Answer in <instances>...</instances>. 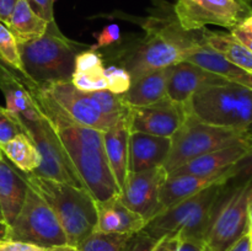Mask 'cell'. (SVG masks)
Returning a JSON list of instances; mask_svg holds the SVG:
<instances>
[{
    "mask_svg": "<svg viewBox=\"0 0 252 251\" xmlns=\"http://www.w3.org/2000/svg\"><path fill=\"white\" fill-rule=\"evenodd\" d=\"M252 249V235L250 233H248L246 235H244L233 248L229 251H251Z\"/></svg>",
    "mask_w": 252,
    "mask_h": 251,
    "instance_id": "40",
    "label": "cell"
},
{
    "mask_svg": "<svg viewBox=\"0 0 252 251\" xmlns=\"http://www.w3.org/2000/svg\"><path fill=\"white\" fill-rule=\"evenodd\" d=\"M0 59L9 68L26 78L24 74V69H22L19 44H17L16 38L9 30V27L6 26V24L2 22L1 20H0Z\"/></svg>",
    "mask_w": 252,
    "mask_h": 251,
    "instance_id": "29",
    "label": "cell"
},
{
    "mask_svg": "<svg viewBox=\"0 0 252 251\" xmlns=\"http://www.w3.org/2000/svg\"><path fill=\"white\" fill-rule=\"evenodd\" d=\"M38 86L69 117L80 125L106 132L117 122L102 112L90 93L80 91L71 81H59Z\"/></svg>",
    "mask_w": 252,
    "mask_h": 251,
    "instance_id": "12",
    "label": "cell"
},
{
    "mask_svg": "<svg viewBox=\"0 0 252 251\" xmlns=\"http://www.w3.org/2000/svg\"><path fill=\"white\" fill-rule=\"evenodd\" d=\"M250 1H251V6H252V0H250Z\"/></svg>",
    "mask_w": 252,
    "mask_h": 251,
    "instance_id": "48",
    "label": "cell"
},
{
    "mask_svg": "<svg viewBox=\"0 0 252 251\" xmlns=\"http://www.w3.org/2000/svg\"><path fill=\"white\" fill-rule=\"evenodd\" d=\"M167 175L164 166L140 172H128L118 198L130 211L142 216L148 223L162 212L160 192Z\"/></svg>",
    "mask_w": 252,
    "mask_h": 251,
    "instance_id": "13",
    "label": "cell"
},
{
    "mask_svg": "<svg viewBox=\"0 0 252 251\" xmlns=\"http://www.w3.org/2000/svg\"><path fill=\"white\" fill-rule=\"evenodd\" d=\"M6 239L25 241L43 249L68 244L53 209L31 186L21 211L9 225Z\"/></svg>",
    "mask_w": 252,
    "mask_h": 251,
    "instance_id": "9",
    "label": "cell"
},
{
    "mask_svg": "<svg viewBox=\"0 0 252 251\" xmlns=\"http://www.w3.org/2000/svg\"><path fill=\"white\" fill-rule=\"evenodd\" d=\"M158 240L144 230L134 234H107L94 231L78 245L79 251H152Z\"/></svg>",
    "mask_w": 252,
    "mask_h": 251,
    "instance_id": "23",
    "label": "cell"
},
{
    "mask_svg": "<svg viewBox=\"0 0 252 251\" xmlns=\"http://www.w3.org/2000/svg\"><path fill=\"white\" fill-rule=\"evenodd\" d=\"M179 251H211L206 240L201 238H180Z\"/></svg>",
    "mask_w": 252,
    "mask_h": 251,
    "instance_id": "37",
    "label": "cell"
},
{
    "mask_svg": "<svg viewBox=\"0 0 252 251\" xmlns=\"http://www.w3.org/2000/svg\"><path fill=\"white\" fill-rule=\"evenodd\" d=\"M120 196V194H118ZM118 196L97 203L96 230L107 234H134L143 230L147 220L121 202Z\"/></svg>",
    "mask_w": 252,
    "mask_h": 251,
    "instance_id": "20",
    "label": "cell"
},
{
    "mask_svg": "<svg viewBox=\"0 0 252 251\" xmlns=\"http://www.w3.org/2000/svg\"><path fill=\"white\" fill-rule=\"evenodd\" d=\"M34 101L53 126L64 150L84 187L97 203L121 193L108 164L103 143V132L86 127L69 117L38 85L26 83Z\"/></svg>",
    "mask_w": 252,
    "mask_h": 251,
    "instance_id": "1",
    "label": "cell"
},
{
    "mask_svg": "<svg viewBox=\"0 0 252 251\" xmlns=\"http://www.w3.org/2000/svg\"><path fill=\"white\" fill-rule=\"evenodd\" d=\"M225 187V182H216L189 198L165 209L149 220L143 230L155 240L177 234L180 238H201L213 219L216 206Z\"/></svg>",
    "mask_w": 252,
    "mask_h": 251,
    "instance_id": "4",
    "label": "cell"
},
{
    "mask_svg": "<svg viewBox=\"0 0 252 251\" xmlns=\"http://www.w3.org/2000/svg\"><path fill=\"white\" fill-rule=\"evenodd\" d=\"M6 26L16 38L17 43L33 41L46 32L49 22L33 11L27 0H17Z\"/></svg>",
    "mask_w": 252,
    "mask_h": 251,
    "instance_id": "26",
    "label": "cell"
},
{
    "mask_svg": "<svg viewBox=\"0 0 252 251\" xmlns=\"http://www.w3.org/2000/svg\"><path fill=\"white\" fill-rule=\"evenodd\" d=\"M177 24L184 31H201L208 25L233 30L252 12L246 0H177Z\"/></svg>",
    "mask_w": 252,
    "mask_h": 251,
    "instance_id": "10",
    "label": "cell"
},
{
    "mask_svg": "<svg viewBox=\"0 0 252 251\" xmlns=\"http://www.w3.org/2000/svg\"><path fill=\"white\" fill-rule=\"evenodd\" d=\"M225 80L228 79L208 73L189 62H180L167 68L166 96L172 102L186 106L192 96L202 88Z\"/></svg>",
    "mask_w": 252,
    "mask_h": 251,
    "instance_id": "15",
    "label": "cell"
},
{
    "mask_svg": "<svg viewBox=\"0 0 252 251\" xmlns=\"http://www.w3.org/2000/svg\"><path fill=\"white\" fill-rule=\"evenodd\" d=\"M0 219H2V220H4V217H2V212H1V207H0Z\"/></svg>",
    "mask_w": 252,
    "mask_h": 251,
    "instance_id": "47",
    "label": "cell"
},
{
    "mask_svg": "<svg viewBox=\"0 0 252 251\" xmlns=\"http://www.w3.org/2000/svg\"><path fill=\"white\" fill-rule=\"evenodd\" d=\"M150 27L147 38L121 59L132 79L184 62L189 49L199 39L189 34L191 32L184 31L177 21L162 26L154 24Z\"/></svg>",
    "mask_w": 252,
    "mask_h": 251,
    "instance_id": "6",
    "label": "cell"
},
{
    "mask_svg": "<svg viewBox=\"0 0 252 251\" xmlns=\"http://www.w3.org/2000/svg\"><path fill=\"white\" fill-rule=\"evenodd\" d=\"M180 236L177 234L174 235H166L164 238L159 239L152 251H179Z\"/></svg>",
    "mask_w": 252,
    "mask_h": 251,
    "instance_id": "38",
    "label": "cell"
},
{
    "mask_svg": "<svg viewBox=\"0 0 252 251\" xmlns=\"http://www.w3.org/2000/svg\"><path fill=\"white\" fill-rule=\"evenodd\" d=\"M130 129L128 116L118 120L112 127L103 132L106 155L118 187L122 188L128 175V150Z\"/></svg>",
    "mask_w": 252,
    "mask_h": 251,
    "instance_id": "22",
    "label": "cell"
},
{
    "mask_svg": "<svg viewBox=\"0 0 252 251\" xmlns=\"http://www.w3.org/2000/svg\"><path fill=\"white\" fill-rule=\"evenodd\" d=\"M26 177L30 186L53 209L69 245L78 248L96 230L97 206L88 189L32 174Z\"/></svg>",
    "mask_w": 252,
    "mask_h": 251,
    "instance_id": "3",
    "label": "cell"
},
{
    "mask_svg": "<svg viewBox=\"0 0 252 251\" xmlns=\"http://www.w3.org/2000/svg\"><path fill=\"white\" fill-rule=\"evenodd\" d=\"M16 1L17 0H0V20L2 22L9 20Z\"/></svg>",
    "mask_w": 252,
    "mask_h": 251,
    "instance_id": "39",
    "label": "cell"
},
{
    "mask_svg": "<svg viewBox=\"0 0 252 251\" xmlns=\"http://www.w3.org/2000/svg\"><path fill=\"white\" fill-rule=\"evenodd\" d=\"M230 81H234V83L240 84V85L246 86V88L249 89H252V73L246 71V73H244L241 76H239V78L234 79V80H230Z\"/></svg>",
    "mask_w": 252,
    "mask_h": 251,
    "instance_id": "43",
    "label": "cell"
},
{
    "mask_svg": "<svg viewBox=\"0 0 252 251\" xmlns=\"http://www.w3.org/2000/svg\"><path fill=\"white\" fill-rule=\"evenodd\" d=\"M44 251H79V249L76 246L69 245V244H64V245H58L53 246V248H48Z\"/></svg>",
    "mask_w": 252,
    "mask_h": 251,
    "instance_id": "44",
    "label": "cell"
},
{
    "mask_svg": "<svg viewBox=\"0 0 252 251\" xmlns=\"http://www.w3.org/2000/svg\"><path fill=\"white\" fill-rule=\"evenodd\" d=\"M24 128L26 134L33 140L42 159L41 165L33 172H31L32 175L56 180L73 186L84 187L53 126L43 115V112L38 120L26 123L24 125Z\"/></svg>",
    "mask_w": 252,
    "mask_h": 251,
    "instance_id": "11",
    "label": "cell"
},
{
    "mask_svg": "<svg viewBox=\"0 0 252 251\" xmlns=\"http://www.w3.org/2000/svg\"><path fill=\"white\" fill-rule=\"evenodd\" d=\"M33 11L47 22L54 21V0H27Z\"/></svg>",
    "mask_w": 252,
    "mask_h": 251,
    "instance_id": "35",
    "label": "cell"
},
{
    "mask_svg": "<svg viewBox=\"0 0 252 251\" xmlns=\"http://www.w3.org/2000/svg\"><path fill=\"white\" fill-rule=\"evenodd\" d=\"M236 29L240 30L241 32H244V33L248 34L250 38H252V12L236 26Z\"/></svg>",
    "mask_w": 252,
    "mask_h": 251,
    "instance_id": "42",
    "label": "cell"
},
{
    "mask_svg": "<svg viewBox=\"0 0 252 251\" xmlns=\"http://www.w3.org/2000/svg\"><path fill=\"white\" fill-rule=\"evenodd\" d=\"M230 32L252 53V38H250V37H249L248 34L244 33V32H241L240 30L236 29V27H234L233 30H230Z\"/></svg>",
    "mask_w": 252,
    "mask_h": 251,
    "instance_id": "41",
    "label": "cell"
},
{
    "mask_svg": "<svg viewBox=\"0 0 252 251\" xmlns=\"http://www.w3.org/2000/svg\"><path fill=\"white\" fill-rule=\"evenodd\" d=\"M201 41L234 65L252 73V53L231 32L211 31L204 27L201 30Z\"/></svg>",
    "mask_w": 252,
    "mask_h": 251,
    "instance_id": "25",
    "label": "cell"
},
{
    "mask_svg": "<svg viewBox=\"0 0 252 251\" xmlns=\"http://www.w3.org/2000/svg\"><path fill=\"white\" fill-rule=\"evenodd\" d=\"M185 107L209 125L252 129V89L234 81L204 86Z\"/></svg>",
    "mask_w": 252,
    "mask_h": 251,
    "instance_id": "5",
    "label": "cell"
},
{
    "mask_svg": "<svg viewBox=\"0 0 252 251\" xmlns=\"http://www.w3.org/2000/svg\"><path fill=\"white\" fill-rule=\"evenodd\" d=\"M75 73L85 74L96 79L105 78V66H103L102 56L96 49L81 51L76 54L75 63H74Z\"/></svg>",
    "mask_w": 252,
    "mask_h": 251,
    "instance_id": "30",
    "label": "cell"
},
{
    "mask_svg": "<svg viewBox=\"0 0 252 251\" xmlns=\"http://www.w3.org/2000/svg\"><path fill=\"white\" fill-rule=\"evenodd\" d=\"M251 145V133L248 137L224 147L221 149L207 153L196 159L189 160L181 167L169 175L191 174L198 176H221L228 174L229 169L234 166L248 153Z\"/></svg>",
    "mask_w": 252,
    "mask_h": 251,
    "instance_id": "16",
    "label": "cell"
},
{
    "mask_svg": "<svg viewBox=\"0 0 252 251\" xmlns=\"http://www.w3.org/2000/svg\"><path fill=\"white\" fill-rule=\"evenodd\" d=\"M171 150V138L132 132L128 150V172L164 166Z\"/></svg>",
    "mask_w": 252,
    "mask_h": 251,
    "instance_id": "18",
    "label": "cell"
},
{
    "mask_svg": "<svg viewBox=\"0 0 252 251\" xmlns=\"http://www.w3.org/2000/svg\"><path fill=\"white\" fill-rule=\"evenodd\" d=\"M25 79L4 63H0V90L4 94L6 108L20 120L21 125L37 121L42 116Z\"/></svg>",
    "mask_w": 252,
    "mask_h": 251,
    "instance_id": "17",
    "label": "cell"
},
{
    "mask_svg": "<svg viewBox=\"0 0 252 251\" xmlns=\"http://www.w3.org/2000/svg\"><path fill=\"white\" fill-rule=\"evenodd\" d=\"M0 150L14 166L25 174H31L41 165V155L33 140L26 133L17 134L6 144L1 145Z\"/></svg>",
    "mask_w": 252,
    "mask_h": 251,
    "instance_id": "28",
    "label": "cell"
},
{
    "mask_svg": "<svg viewBox=\"0 0 252 251\" xmlns=\"http://www.w3.org/2000/svg\"><path fill=\"white\" fill-rule=\"evenodd\" d=\"M46 249L39 248L33 244L25 241L11 240V239H1L0 240V251H44Z\"/></svg>",
    "mask_w": 252,
    "mask_h": 251,
    "instance_id": "36",
    "label": "cell"
},
{
    "mask_svg": "<svg viewBox=\"0 0 252 251\" xmlns=\"http://www.w3.org/2000/svg\"><path fill=\"white\" fill-rule=\"evenodd\" d=\"M20 133L26 132L19 118L6 107H0V147L6 144Z\"/></svg>",
    "mask_w": 252,
    "mask_h": 251,
    "instance_id": "33",
    "label": "cell"
},
{
    "mask_svg": "<svg viewBox=\"0 0 252 251\" xmlns=\"http://www.w3.org/2000/svg\"><path fill=\"white\" fill-rule=\"evenodd\" d=\"M167 68L149 71L132 79L130 88L123 94L127 105L130 107H144L167 98Z\"/></svg>",
    "mask_w": 252,
    "mask_h": 251,
    "instance_id": "24",
    "label": "cell"
},
{
    "mask_svg": "<svg viewBox=\"0 0 252 251\" xmlns=\"http://www.w3.org/2000/svg\"><path fill=\"white\" fill-rule=\"evenodd\" d=\"M105 78L107 90L117 95L127 93L132 84V76L123 66L110 65L105 68Z\"/></svg>",
    "mask_w": 252,
    "mask_h": 251,
    "instance_id": "32",
    "label": "cell"
},
{
    "mask_svg": "<svg viewBox=\"0 0 252 251\" xmlns=\"http://www.w3.org/2000/svg\"><path fill=\"white\" fill-rule=\"evenodd\" d=\"M7 230H9V225L5 223V220L0 219V240L1 239H6Z\"/></svg>",
    "mask_w": 252,
    "mask_h": 251,
    "instance_id": "45",
    "label": "cell"
},
{
    "mask_svg": "<svg viewBox=\"0 0 252 251\" xmlns=\"http://www.w3.org/2000/svg\"><path fill=\"white\" fill-rule=\"evenodd\" d=\"M251 187L225 185L206 234V243L211 251H229L244 235L250 233L249 196Z\"/></svg>",
    "mask_w": 252,
    "mask_h": 251,
    "instance_id": "8",
    "label": "cell"
},
{
    "mask_svg": "<svg viewBox=\"0 0 252 251\" xmlns=\"http://www.w3.org/2000/svg\"><path fill=\"white\" fill-rule=\"evenodd\" d=\"M228 181V174L221 176H198V175L181 174L167 175L160 192V206L162 212L175 206L184 199L194 196L216 182Z\"/></svg>",
    "mask_w": 252,
    "mask_h": 251,
    "instance_id": "21",
    "label": "cell"
},
{
    "mask_svg": "<svg viewBox=\"0 0 252 251\" xmlns=\"http://www.w3.org/2000/svg\"><path fill=\"white\" fill-rule=\"evenodd\" d=\"M228 187L252 186V129L251 145L248 153L228 171Z\"/></svg>",
    "mask_w": 252,
    "mask_h": 251,
    "instance_id": "31",
    "label": "cell"
},
{
    "mask_svg": "<svg viewBox=\"0 0 252 251\" xmlns=\"http://www.w3.org/2000/svg\"><path fill=\"white\" fill-rule=\"evenodd\" d=\"M186 107L169 98L144 107H130L128 125L130 133L140 132L159 137L171 138L184 123Z\"/></svg>",
    "mask_w": 252,
    "mask_h": 251,
    "instance_id": "14",
    "label": "cell"
},
{
    "mask_svg": "<svg viewBox=\"0 0 252 251\" xmlns=\"http://www.w3.org/2000/svg\"><path fill=\"white\" fill-rule=\"evenodd\" d=\"M249 228H250V234H252V187L249 196Z\"/></svg>",
    "mask_w": 252,
    "mask_h": 251,
    "instance_id": "46",
    "label": "cell"
},
{
    "mask_svg": "<svg viewBox=\"0 0 252 251\" xmlns=\"http://www.w3.org/2000/svg\"><path fill=\"white\" fill-rule=\"evenodd\" d=\"M30 188L26 174L20 171L0 150V207L7 225H11L21 211Z\"/></svg>",
    "mask_w": 252,
    "mask_h": 251,
    "instance_id": "19",
    "label": "cell"
},
{
    "mask_svg": "<svg viewBox=\"0 0 252 251\" xmlns=\"http://www.w3.org/2000/svg\"><path fill=\"white\" fill-rule=\"evenodd\" d=\"M185 62H189V63L204 69L208 73L221 76V78L228 79V80H234V79L239 78L244 73H246L245 70L226 61L218 52L213 51L208 46H206L201 41V34H199L198 42L192 48H189L186 53Z\"/></svg>",
    "mask_w": 252,
    "mask_h": 251,
    "instance_id": "27",
    "label": "cell"
},
{
    "mask_svg": "<svg viewBox=\"0 0 252 251\" xmlns=\"http://www.w3.org/2000/svg\"><path fill=\"white\" fill-rule=\"evenodd\" d=\"M96 37V44H94L91 48L97 49L102 48V47H108L111 44L116 43L121 39V30L120 26L116 24L107 25L102 29V31L98 32L97 34H95Z\"/></svg>",
    "mask_w": 252,
    "mask_h": 251,
    "instance_id": "34",
    "label": "cell"
},
{
    "mask_svg": "<svg viewBox=\"0 0 252 251\" xmlns=\"http://www.w3.org/2000/svg\"><path fill=\"white\" fill-rule=\"evenodd\" d=\"M250 133L251 129L246 128L209 125L187 112L182 126L171 137V150L164 164L165 170L171 174L189 160L228 147Z\"/></svg>",
    "mask_w": 252,
    "mask_h": 251,
    "instance_id": "7",
    "label": "cell"
},
{
    "mask_svg": "<svg viewBox=\"0 0 252 251\" xmlns=\"http://www.w3.org/2000/svg\"><path fill=\"white\" fill-rule=\"evenodd\" d=\"M17 44L25 76L36 85L70 81L76 54L85 51L84 44L64 36L56 21L41 37Z\"/></svg>",
    "mask_w": 252,
    "mask_h": 251,
    "instance_id": "2",
    "label": "cell"
}]
</instances>
